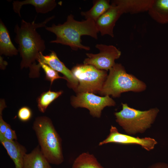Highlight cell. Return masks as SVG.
I'll list each match as a JSON object with an SVG mask.
<instances>
[{
  "instance_id": "1",
  "label": "cell",
  "mask_w": 168,
  "mask_h": 168,
  "mask_svg": "<svg viewBox=\"0 0 168 168\" xmlns=\"http://www.w3.org/2000/svg\"><path fill=\"white\" fill-rule=\"evenodd\" d=\"M54 17L52 16L44 21L35 23V21L27 22L22 19L20 26L16 24L14 31L16 34L15 42L18 45V50L21 58V68H29V76L32 78L40 76V65L36 63L40 53L45 50L46 47L44 40L36 30L46 27V25Z\"/></svg>"
},
{
  "instance_id": "2",
  "label": "cell",
  "mask_w": 168,
  "mask_h": 168,
  "mask_svg": "<svg viewBox=\"0 0 168 168\" xmlns=\"http://www.w3.org/2000/svg\"><path fill=\"white\" fill-rule=\"evenodd\" d=\"M45 29L56 36V39L50 41V43L68 46L74 50L90 49L89 47L82 44L81 37L82 36L87 35L95 39L98 38V32L94 21L90 19L77 21L74 19L72 14L67 16L66 21L63 23L57 25L53 24L51 26H46Z\"/></svg>"
},
{
  "instance_id": "3",
  "label": "cell",
  "mask_w": 168,
  "mask_h": 168,
  "mask_svg": "<svg viewBox=\"0 0 168 168\" xmlns=\"http://www.w3.org/2000/svg\"><path fill=\"white\" fill-rule=\"evenodd\" d=\"M32 128L40 150L48 162L55 165L62 164L64 160L62 139L51 119L46 116L38 117Z\"/></svg>"
},
{
  "instance_id": "4",
  "label": "cell",
  "mask_w": 168,
  "mask_h": 168,
  "mask_svg": "<svg viewBox=\"0 0 168 168\" xmlns=\"http://www.w3.org/2000/svg\"><path fill=\"white\" fill-rule=\"evenodd\" d=\"M109 71V74L99 92L101 95L118 97L123 92H139L146 89L145 83L132 74L127 73L121 64L115 63Z\"/></svg>"
},
{
  "instance_id": "5",
  "label": "cell",
  "mask_w": 168,
  "mask_h": 168,
  "mask_svg": "<svg viewBox=\"0 0 168 168\" xmlns=\"http://www.w3.org/2000/svg\"><path fill=\"white\" fill-rule=\"evenodd\" d=\"M122 109L114 113L116 121L128 134L142 133L149 128L155 121L159 110L157 108L141 111L122 103Z\"/></svg>"
},
{
  "instance_id": "6",
  "label": "cell",
  "mask_w": 168,
  "mask_h": 168,
  "mask_svg": "<svg viewBox=\"0 0 168 168\" xmlns=\"http://www.w3.org/2000/svg\"><path fill=\"white\" fill-rule=\"evenodd\" d=\"M71 71L78 82L75 91L78 93L99 92L107 77L106 71L98 69L91 65H78Z\"/></svg>"
},
{
  "instance_id": "7",
  "label": "cell",
  "mask_w": 168,
  "mask_h": 168,
  "mask_svg": "<svg viewBox=\"0 0 168 168\" xmlns=\"http://www.w3.org/2000/svg\"><path fill=\"white\" fill-rule=\"evenodd\" d=\"M71 104L75 108H86L93 117L99 118L105 107L114 106L115 103L109 96L100 97L92 93L81 92L71 97Z\"/></svg>"
},
{
  "instance_id": "8",
  "label": "cell",
  "mask_w": 168,
  "mask_h": 168,
  "mask_svg": "<svg viewBox=\"0 0 168 168\" xmlns=\"http://www.w3.org/2000/svg\"><path fill=\"white\" fill-rule=\"evenodd\" d=\"M95 47L99 50V53H86L87 58L84 59V64L92 65L101 70H110L115 64V60L120 56L121 52L112 45L97 44Z\"/></svg>"
},
{
  "instance_id": "9",
  "label": "cell",
  "mask_w": 168,
  "mask_h": 168,
  "mask_svg": "<svg viewBox=\"0 0 168 168\" xmlns=\"http://www.w3.org/2000/svg\"><path fill=\"white\" fill-rule=\"evenodd\" d=\"M110 143L138 144L146 150L149 151L154 148L157 142L155 139L150 137H135L120 133L116 127L112 125L109 134L105 139L99 143V145L101 146Z\"/></svg>"
},
{
  "instance_id": "10",
  "label": "cell",
  "mask_w": 168,
  "mask_h": 168,
  "mask_svg": "<svg viewBox=\"0 0 168 168\" xmlns=\"http://www.w3.org/2000/svg\"><path fill=\"white\" fill-rule=\"evenodd\" d=\"M123 14L119 7L111 2L110 7L95 21L98 32L102 36L108 35L114 37V27L116 22Z\"/></svg>"
},
{
  "instance_id": "11",
  "label": "cell",
  "mask_w": 168,
  "mask_h": 168,
  "mask_svg": "<svg viewBox=\"0 0 168 168\" xmlns=\"http://www.w3.org/2000/svg\"><path fill=\"white\" fill-rule=\"evenodd\" d=\"M37 62L47 64L56 71L62 73L66 78L68 86L76 91L78 85V80L71 71L59 59L55 52L52 51L49 54L46 55L40 52Z\"/></svg>"
},
{
  "instance_id": "12",
  "label": "cell",
  "mask_w": 168,
  "mask_h": 168,
  "mask_svg": "<svg viewBox=\"0 0 168 168\" xmlns=\"http://www.w3.org/2000/svg\"><path fill=\"white\" fill-rule=\"evenodd\" d=\"M0 142L13 160L15 168H23L24 157L27 152L25 147L16 140H7L1 135Z\"/></svg>"
},
{
  "instance_id": "13",
  "label": "cell",
  "mask_w": 168,
  "mask_h": 168,
  "mask_svg": "<svg viewBox=\"0 0 168 168\" xmlns=\"http://www.w3.org/2000/svg\"><path fill=\"white\" fill-rule=\"evenodd\" d=\"M154 0H114L111 2L118 6L123 14H135L148 12Z\"/></svg>"
},
{
  "instance_id": "14",
  "label": "cell",
  "mask_w": 168,
  "mask_h": 168,
  "mask_svg": "<svg viewBox=\"0 0 168 168\" xmlns=\"http://www.w3.org/2000/svg\"><path fill=\"white\" fill-rule=\"evenodd\" d=\"M34 6L38 13L45 14L53 10L57 6L54 0H25L14 1L12 3L14 11L21 17L20 10L22 7L25 5Z\"/></svg>"
},
{
  "instance_id": "15",
  "label": "cell",
  "mask_w": 168,
  "mask_h": 168,
  "mask_svg": "<svg viewBox=\"0 0 168 168\" xmlns=\"http://www.w3.org/2000/svg\"><path fill=\"white\" fill-rule=\"evenodd\" d=\"M23 168H52L41 152L39 145L25 155Z\"/></svg>"
},
{
  "instance_id": "16",
  "label": "cell",
  "mask_w": 168,
  "mask_h": 168,
  "mask_svg": "<svg viewBox=\"0 0 168 168\" xmlns=\"http://www.w3.org/2000/svg\"><path fill=\"white\" fill-rule=\"evenodd\" d=\"M150 16L161 24L168 23V0H154L148 11Z\"/></svg>"
},
{
  "instance_id": "17",
  "label": "cell",
  "mask_w": 168,
  "mask_h": 168,
  "mask_svg": "<svg viewBox=\"0 0 168 168\" xmlns=\"http://www.w3.org/2000/svg\"><path fill=\"white\" fill-rule=\"evenodd\" d=\"M17 49L13 44L9 31L1 19L0 21V54L8 56L17 54Z\"/></svg>"
},
{
  "instance_id": "18",
  "label": "cell",
  "mask_w": 168,
  "mask_h": 168,
  "mask_svg": "<svg viewBox=\"0 0 168 168\" xmlns=\"http://www.w3.org/2000/svg\"><path fill=\"white\" fill-rule=\"evenodd\" d=\"M109 0H97L93 1L92 7L88 11L82 12L81 15L86 19L93 20L95 22L110 7Z\"/></svg>"
},
{
  "instance_id": "19",
  "label": "cell",
  "mask_w": 168,
  "mask_h": 168,
  "mask_svg": "<svg viewBox=\"0 0 168 168\" xmlns=\"http://www.w3.org/2000/svg\"><path fill=\"white\" fill-rule=\"evenodd\" d=\"M72 168H104L95 156L88 152H83L75 160Z\"/></svg>"
},
{
  "instance_id": "20",
  "label": "cell",
  "mask_w": 168,
  "mask_h": 168,
  "mask_svg": "<svg viewBox=\"0 0 168 168\" xmlns=\"http://www.w3.org/2000/svg\"><path fill=\"white\" fill-rule=\"evenodd\" d=\"M63 93L62 91H54L49 90L41 93L37 100V106L40 111L44 113L48 106Z\"/></svg>"
},
{
  "instance_id": "21",
  "label": "cell",
  "mask_w": 168,
  "mask_h": 168,
  "mask_svg": "<svg viewBox=\"0 0 168 168\" xmlns=\"http://www.w3.org/2000/svg\"><path fill=\"white\" fill-rule=\"evenodd\" d=\"M44 71L45 75V79L50 82L51 85L54 81L59 78L63 79L66 80L64 77H62L58 74V72L46 64L38 63Z\"/></svg>"
},
{
  "instance_id": "22",
  "label": "cell",
  "mask_w": 168,
  "mask_h": 168,
  "mask_svg": "<svg viewBox=\"0 0 168 168\" xmlns=\"http://www.w3.org/2000/svg\"><path fill=\"white\" fill-rule=\"evenodd\" d=\"M17 115L19 120L22 122H26L32 118V112L29 107L24 106L19 109Z\"/></svg>"
},
{
  "instance_id": "23",
  "label": "cell",
  "mask_w": 168,
  "mask_h": 168,
  "mask_svg": "<svg viewBox=\"0 0 168 168\" xmlns=\"http://www.w3.org/2000/svg\"><path fill=\"white\" fill-rule=\"evenodd\" d=\"M0 135L2 136L5 139L8 140L16 141L17 140V136L15 131L11 128L9 124L4 134Z\"/></svg>"
},
{
  "instance_id": "24",
  "label": "cell",
  "mask_w": 168,
  "mask_h": 168,
  "mask_svg": "<svg viewBox=\"0 0 168 168\" xmlns=\"http://www.w3.org/2000/svg\"><path fill=\"white\" fill-rule=\"evenodd\" d=\"M2 112L0 111V135H1L4 134L9 124L3 119L2 117Z\"/></svg>"
},
{
  "instance_id": "25",
  "label": "cell",
  "mask_w": 168,
  "mask_h": 168,
  "mask_svg": "<svg viewBox=\"0 0 168 168\" xmlns=\"http://www.w3.org/2000/svg\"><path fill=\"white\" fill-rule=\"evenodd\" d=\"M147 168H168V164L164 162H157L152 164Z\"/></svg>"
},
{
  "instance_id": "26",
  "label": "cell",
  "mask_w": 168,
  "mask_h": 168,
  "mask_svg": "<svg viewBox=\"0 0 168 168\" xmlns=\"http://www.w3.org/2000/svg\"><path fill=\"white\" fill-rule=\"evenodd\" d=\"M8 65L7 62L4 60L3 58L1 56H0V68L1 70L5 69L6 66Z\"/></svg>"
}]
</instances>
